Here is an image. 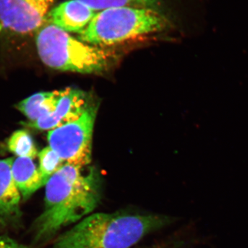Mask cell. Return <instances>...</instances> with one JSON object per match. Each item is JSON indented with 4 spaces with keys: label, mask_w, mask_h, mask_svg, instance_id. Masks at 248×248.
<instances>
[{
    "label": "cell",
    "mask_w": 248,
    "mask_h": 248,
    "mask_svg": "<svg viewBox=\"0 0 248 248\" xmlns=\"http://www.w3.org/2000/svg\"><path fill=\"white\" fill-rule=\"evenodd\" d=\"M100 177L95 171L66 164L45 185V205L31 227L32 244L42 246L64 227L79 222L95 210L102 200Z\"/></svg>",
    "instance_id": "obj_1"
},
{
    "label": "cell",
    "mask_w": 248,
    "mask_h": 248,
    "mask_svg": "<svg viewBox=\"0 0 248 248\" xmlns=\"http://www.w3.org/2000/svg\"><path fill=\"white\" fill-rule=\"evenodd\" d=\"M170 218L153 214L98 213L60 235L50 248H130Z\"/></svg>",
    "instance_id": "obj_2"
},
{
    "label": "cell",
    "mask_w": 248,
    "mask_h": 248,
    "mask_svg": "<svg viewBox=\"0 0 248 248\" xmlns=\"http://www.w3.org/2000/svg\"><path fill=\"white\" fill-rule=\"evenodd\" d=\"M36 45L41 60L46 66L63 71L99 73L110 66V52L86 45L54 24L37 31Z\"/></svg>",
    "instance_id": "obj_3"
},
{
    "label": "cell",
    "mask_w": 248,
    "mask_h": 248,
    "mask_svg": "<svg viewBox=\"0 0 248 248\" xmlns=\"http://www.w3.org/2000/svg\"><path fill=\"white\" fill-rule=\"evenodd\" d=\"M166 21L155 9L118 6L96 13L79 33L81 42L97 46L121 43L164 29Z\"/></svg>",
    "instance_id": "obj_4"
},
{
    "label": "cell",
    "mask_w": 248,
    "mask_h": 248,
    "mask_svg": "<svg viewBox=\"0 0 248 248\" xmlns=\"http://www.w3.org/2000/svg\"><path fill=\"white\" fill-rule=\"evenodd\" d=\"M97 109L91 105L78 120L49 131V147L66 164L84 167L91 163Z\"/></svg>",
    "instance_id": "obj_5"
},
{
    "label": "cell",
    "mask_w": 248,
    "mask_h": 248,
    "mask_svg": "<svg viewBox=\"0 0 248 248\" xmlns=\"http://www.w3.org/2000/svg\"><path fill=\"white\" fill-rule=\"evenodd\" d=\"M54 0H0V22L5 29L27 34L44 25Z\"/></svg>",
    "instance_id": "obj_6"
},
{
    "label": "cell",
    "mask_w": 248,
    "mask_h": 248,
    "mask_svg": "<svg viewBox=\"0 0 248 248\" xmlns=\"http://www.w3.org/2000/svg\"><path fill=\"white\" fill-rule=\"evenodd\" d=\"M14 157L0 159V231H16L22 226V200L12 174Z\"/></svg>",
    "instance_id": "obj_7"
},
{
    "label": "cell",
    "mask_w": 248,
    "mask_h": 248,
    "mask_svg": "<svg viewBox=\"0 0 248 248\" xmlns=\"http://www.w3.org/2000/svg\"><path fill=\"white\" fill-rule=\"evenodd\" d=\"M89 107V99L83 91L71 88L61 90V95L53 113L27 125L39 130H53L78 120Z\"/></svg>",
    "instance_id": "obj_8"
},
{
    "label": "cell",
    "mask_w": 248,
    "mask_h": 248,
    "mask_svg": "<svg viewBox=\"0 0 248 248\" xmlns=\"http://www.w3.org/2000/svg\"><path fill=\"white\" fill-rule=\"evenodd\" d=\"M96 11L80 0L64 1L50 10V22L67 32H80L88 27Z\"/></svg>",
    "instance_id": "obj_9"
},
{
    "label": "cell",
    "mask_w": 248,
    "mask_h": 248,
    "mask_svg": "<svg viewBox=\"0 0 248 248\" xmlns=\"http://www.w3.org/2000/svg\"><path fill=\"white\" fill-rule=\"evenodd\" d=\"M11 170L23 202L29 200L36 191L43 187L40 171L30 158H16Z\"/></svg>",
    "instance_id": "obj_10"
},
{
    "label": "cell",
    "mask_w": 248,
    "mask_h": 248,
    "mask_svg": "<svg viewBox=\"0 0 248 248\" xmlns=\"http://www.w3.org/2000/svg\"><path fill=\"white\" fill-rule=\"evenodd\" d=\"M60 95L61 91L37 93L19 102L17 108L33 123L53 113Z\"/></svg>",
    "instance_id": "obj_11"
},
{
    "label": "cell",
    "mask_w": 248,
    "mask_h": 248,
    "mask_svg": "<svg viewBox=\"0 0 248 248\" xmlns=\"http://www.w3.org/2000/svg\"><path fill=\"white\" fill-rule=\"evenodd\" d=\"M8 148L18 157L35 159L39 154L33 140L24 130H17L11 135L8 141Z\"/></svg>",
    "instance_id": "obj_12"
},
{
    "label": "cell",
    "mask_w": 248,
    "mask_h": 248,
    "mask_svg": "<svg viewBox=\"0 0 248 248\" xmlns=\"http://www.w3.org/2000/svg\"><path fill=\"white\" fill-rule=\"evenodd\" d=\"M40 171L42 184L45 186L50 177L63 166V161L50 147H46L38 154Z\"/></svg>",
    "instance_id": "obj_13"
},
{
    "label": "cell",
    "mask_w": 248,
    "mask_h": 248,
    "mask_svg": "<svg viewBox=\"0 0 248 248\" xmlns=\"http://www.w3.org/2000/svg\"><path fill=\"white\" fill-rule=\"evenodd\" d=\"M91 6L94 11H102L118 6L148 8L156 9L159 0H80Z\"/></svg>",
    "instance_id": "obj_14"
},
{
    "label": "cell",
    "mask_w": 248,
    "mask_h": 248,
    "mask_svg": "<svg viewBox=\"0 0 248 248\" xmlns=\"http://www.w3.org/2000/svg\"><path fill=\"white\" fill-rule=\"evenodd\" d=\"M0 248H29L9 235L0 234Z\"/></svg>",
    "instance_id": "obj_15"
}]
</instances>
